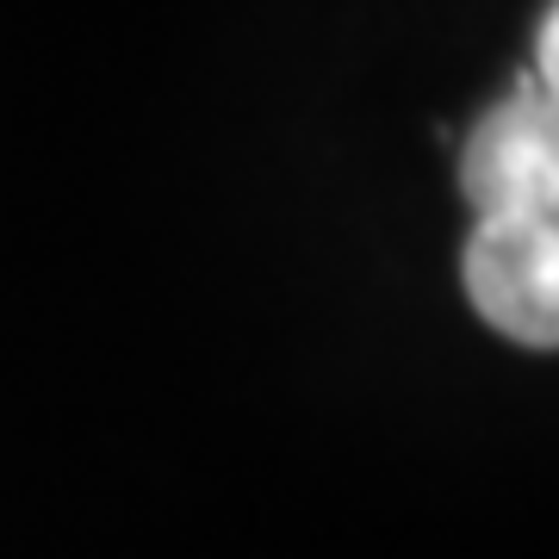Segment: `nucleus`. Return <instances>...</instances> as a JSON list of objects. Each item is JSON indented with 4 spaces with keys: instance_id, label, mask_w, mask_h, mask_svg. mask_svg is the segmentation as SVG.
Wrapping results in <instances>:
<instances>
[{
    "instance_id": "nucleus-1",
    "label": "nucleus",
    "mask_w": 559,
    "mask_h": 559,
    "mask_svg": "<svg viewBox=\"0 0 559 559\" xmlns=\"http://www.w3.org/2000/svg\"><path fill=\"white\" fill-rule=\"evenodd\" d=\"M460 193L479 218H559V81L535 69L473 124Z\"/></svg>"
},
{
    "instance_id": "nucleus-3",
    "label": "nucleus",
    "mask_w": 559,
    "mask_h": 559,
    "mask_svg": "<svg viewBox=\"0 0 559 559\" xmlns=\"http://www.w3.org/2000/svg\"><path fill=\"white\" fill-rule=\"evenodd\" d=\"M540 81H559V13L547 7L540 13V69H535Z\"/></svg>"
},
{
    "instance_id": "nucleus-2",
    "label": "nucleus",
    "mask_w": 559,
    "mask_h": 559,
    "mask_svg": "<svg viewBox=\"0 0 559 559\" xmlns=\"http://www.w3.org/2000/svg\"><path fill=\"white\" fill-rule=\"evenodd\" d=\"M466 299L522 348L559 342V218H479L460 255Z\"/></svg>"
}]
</instances>
